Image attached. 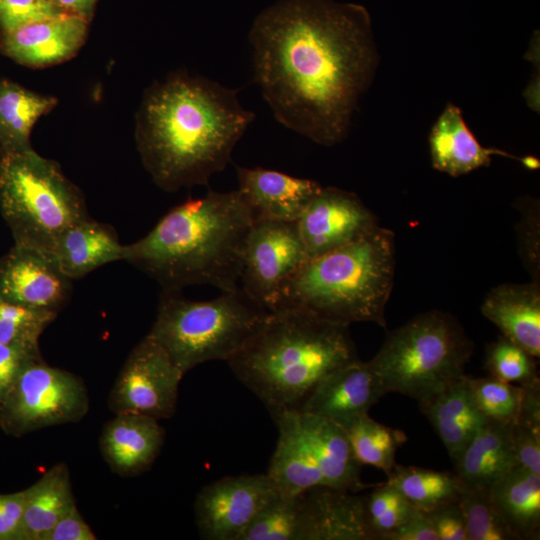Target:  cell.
Instances as JSON below:
<instances>
[{"instance_id": "6da1fadb", "label": "cell", "mask_w": 540, "mask_h": 540, "mask_svg": "<svg viewBox=\"0 0 540 540\" xmlns=\"http://www.w3.org/2000/svg\"><path fill=\"white\" fill-rule=\"evenodd\" d=\"M254 81L275 118L317 144L347 135L379 63L367 10L332 0H282L249 33Z\"/></svg>"}, {"instance_id": "7a4b0ae2", "label": "cell", "mask_w": 540, "mask_h": 540, "mask_svg": "<svg viewBox=\"0 0 540 540\" xmlns=\"http://www.w3.org/2000/svg\"><path fill=\"white\" fill-rule=\"evenodd\" d=\"M254 118L235 90L203 77L175 74L144 97L138 149L154 182L165 191L206 185L227 166Z\"/></svg>"}, {"instance_id": "3957f363", "label": "cell", "mask_w": 540, "mask_h": 540, "mask_svg": "<svg viewBox=\"0 0 540 540\" xmlns=\"http://www.w3.org/2000/svg\"><path fill=\"white\" fill-rule=\"evenodd\" d=\"M254 221L238 189L210 190L172 208L147 235L125 245L124 261L157 280L163 290L192 285L236 290Z\"/></svg>"}, {"instance_id": "277c9868", "label": "cell", "mask_w": 540, "mask_h": 540, "mask_svg": "<svg viewBox=\"0 0 540 540\" xmlns=\"http://www.w3.org/2000/svg\"><path fill=\"white\" fill-rule=\"evenodd\" d=\"M348 327L303 310L276 309L227 362L271 416L300 411L322 379L359 359Z\"/></svg>"}, {"instance_id": "5b68a950", "label": "cell", "mask_w": 540, "mask_h": 540, "mask_svg": "<svg viewBox=\"0 0 540 540\" xmlns=\"http://www.w3.org/2000/svg\"><path fill=\"white\" fill-rule=\"evenodd\" d=\"M395 273L393 232L379 225L363 237L309 258L283 285L276 306L347 325L386 326Z\"/></svg>"}, {"instance_id": "8992f818", "label": "cell", "mask_w": 540, "mask_h": 540, "mask_svg": "<svg viewBox=\"0 0 540 540\" xmlns=\"http://www.w3.org/2000/svg\"><path fill=\"white\" fill-rule=\"evenodd\" d=\"M269 313L240 287L207 301L163 290L148 335L185 375L208 361H228L260 330Z\"/></svg>"}, {"instance_id": "52a82bcc", "label": "cell", "mask_w": 540, "mask_h": 540, "mask_svg": "<svg viewBox=\"0 0 540 540\" xmlns=\"http://www.w3.org/2000/svg\"><path fill=\"white\" fill-rule=\"evenodd\" d=\"M0 212L15 244L47 254L66 229L89 217L81 191L31 145L0 148Z\"/></svg>"}, {"instance_id": "ba28073f", "label": "cell", "mask_w": 540, "mask_h": 540, "mask_svg": "<svg viewBox=\"0 0 540 540\" xmlns=\"http://www.w3.org/2000/svg\"><path fill=\"white\" fill-rule=\"evenodd\" d=\"M473 342L452 315L431 310L387 333L368 361L386 393L425 402L465 375Z\"/></svg>"}, {"instance_id": "9c48e42d", "label": "cell", "mask_w": 540, "mask_h": 540, "mask_svg": "<svg viewBox=\"0 0 540 540\" xmlns=\"http://www.w3.org/2000/svg\"><path fill=\"white\" fill-rule=\"evenodd\" d=\"M88 409L89 397L83 381L39 357L23 369L0 405V428L8 435L20 437L43 428L79 422Z\"/></svg>"}, {"instance_id": "30bf717a", "label": "cell", "mask_w": 540, "mask_h": 540, "mask_svg": "<svg viewBox=\"0 0 540 540\" xmlns=\"http://www.w3.org/2000/svg\"><path fill=\"white\" fill-rule=\"evenodd\" d=\"M184 374L148 334L127 357L108 397L114 414L170 418L176 410Z\"/></svg>"}, {"instance_id": "8fae6325", "label": "cell", "mask_w": 540, "mask_h": 540, "mask_svg": "<svg viewBox=\"0 0 540 540\" xmlns=\"http://www.w3.org/2000/svg\"><path fill=\"white\" fill-rule=\"evenodd\" d=\"M308 259L296 221L255 220L244 246L240 288L272 311L283 285Z\"/></svg>"}, {"instance_id": "7c38bea8", "label": "cell", "mask_w": 540, "mask_h": 540, "mask_svg": "<svg viewBox=\"0 0 540 540\" xmlns=\"http://www.w3.org/2000/svg\"><path fill=\"white\" fill-rule=\"evenodd\" d=\"M267 473L228 476L203 487L195 504L199 533L207 540H241L260 511L278 494Z\"/></svg>"}, {"instance_id": "4fadbf2b", "label": "cell", "mask_w": 540, "mask_h": 540, "mask_svg": "<svg viewBox=\"0 0 540 540\" xmlns=\"http://www.w3.org/2000/svg\"><path fill=\"white\" fill-rule=\"evenodd\" d=\"M309 258L338 249L378 226L376 216L354 193L322 187L296 221Z\"/></svg>"}, {"instance_id": "5bb4252c", "label": "cell", "mask_w": 540, "mask_h": 540, "mask_svg": "<svg viewBox=\"0 0 540 540\" xmlns=\"http://www.w3.org/2000/svg\"><path fill=\"white\" fill-rule=\"evenodd\" d=\"M71 291V280L49 254L15 244L0 258V301L58 313Z\"/></svg>"}, {"instance_id": "9a60e30c", "label": "cell", "mask_w": 540, "mask_h": 540, "mask_svg": "<svg viewBox=\"0 0 540 540\" xmlns=\"http://www.w3.org/2000/svg\"><path fill=\"white\" fill-rule=\"evenodd\" d=\"M384 394L369 362L357 359L322 379L299 412L329 419L345 428L367 415Z\"/></svg>"}, {"instance_id": "2e32d148", "label": "cell", "mask_w": 540, "mask_h": 540, "mask_svg": "<svg viewBox=\"0 0 540 540\" xmlns=\"http://www.w3.org/2000/svg\"><path fill=\"white\" fill-rule=\"evenodd\" d=\"M88 21L64 14L0 34V51L15 62L43 68L74 57L85 42Z\"/></svg>"}, {"instance_id": "e0dca14e", "label": "cell", "mask_w": 540, "mask_h": 540, "mask_svg": "<svg viewBox=\"0 0 540 540\" xmlns=\"http://www.w3.org/2000/svg\"><path fill=\"white\" fill-rule=\"evenodd\" d=\"M301 500L302 540H375L365 496L319 485L302 493Z\"/></svg>"}, {"instance_id": "ac0fdd59", "label": "cell", "mask_w": 540, "mask_h": 540, "mask_svg": "<svg viewBox=\"0 0 540 540\" xmlns=\"http://www.w3.org/2000/svg\"><path fill=\"white\" fill-rule=\"evenodd\" d=\"M236 171L238 190L255 220L295 222L322 188L314 180L260 167Z\"/></svg>"}, {"instance_id": "d6986e66", "label": "cell", "mask_w": 540, "mask_h": 540, "mask_svg": "<svg viewBox=\"0 0 540 540\" xmlns=\"http://www.w3.org/2000/svg\"><path fill=\"white\" fill-rule=\"evenodd\" d=\"M429 147L432 166L453 177L465 175L490 165L493 155L521 161L535 169L539 161L534 157H516L505 151L482 146L467 126L460 108L448 103L431 128Z\"/></svg>"}, {"instance_id": "ffe728a7", "label": "cell", "mask_w": 540, "mask_h": 540, "mask_svg": "<svg viewBox=\"0 0 540 540\" xmlns=\"http://www.w3.org/2000/svg\"><path fill=\"white\" fill-rule=\"evenodd\" d=\"M158 420L134 413L115 414L103 428L101 453L111 469L121 476H135L157 458L164 442Z\"/></svg>"}, {"instance_id": "44dd1931", "label": "cell", "mask_w": 540, "mask_h": 540, "mask_svg": "<svg viewBox=\"0 0 540 540\" xmlns=\"http://www.w3.org/2000/svg\"><path fill=\"white\" fill-rule=\"evenodd\" d=\"M482 314L502 335L535 358L540 356V286L505 283L492 288L482 305Z\"/></svg>"}, {"instance_id": "7402d4cb", "label": "cell", "mask_w": 540, "mask_h": 540, "mask_svg": "<svg viewBox=\"0 0 540 540\" xmlns=\"http://www.w3.org/2000/svg\"><path fill=\"white\" fill-rule=\"evenodd\" d=\"M124 252L125 245L110 225L87 217L66 229L49 255L58 269L73 280L108 263L124 260Z\"/></svg>"}, {"instance_id": "603a6c76", "label": "cell", "mask_w": 540, "mask_h": 540, "mask_svg": "<svg viewBox=\"0 0 540 540\" xmlns=\"http://www.w3.org/2000/svg\"><path fill=\"white\" fill-rule=\"evenodd\" d=\"M272 417L279 435L267 475L278 492L293 497L324 485L321 471L302 432L298 411H285Z\"/></svg>"}, {"instance_id": "cb8c5ba5", "label": "cell", "mask_w": 540, "mask_h": 540, "mask_svg": "<svg viewBox=\"0 0 540 540\" xmlns=\"http://www.w3.org/2000/svg\"><path fill=\"white\" fill-rule=\"evenodd\" d=\"M515 465L513 424L488 419L454 462L465 488L485 491Z\"/></svg>"}, {"instance_id": "d4e9b609", "label": "cell", "mask_w": 540, "mask_h": 540, "mask_svg": "<svg viewBox=\"0 0 540 540\" xmlns=\"http://www.w3.org/2000/svg\"><path fill=\"white\" fill-rule=\"evenodd\" d=\"M298 414L324 485L351 492L362 489L365 486L361 481L362 464L354 454L345 429L323 417L299 411Z\"/></svg>"}, {"instance_id": "484cf974", "label": "cell", "mask_w": 540, "mask_h": 540, "mask_svg": "<svg viewBox=\"0 0 540 540\" xmlns=\"http://www.w3.org/2000/svg\"><path fill=\"white\" fill-rule=\"evenodd\" d=\"M419 406L453 463L485 421L473 400L466 375Z\"/></svg>"}, {"instance_id": "4316f807", "label": "cell", "mask_w": 540, "mask_h": 540, "mask_svg": "<svg viewBox=\"0 0 540 540\" xmlns=\"http://www.w3.org/2000/svg\"><path fill=\"white\" fill-rule=\"evenodd\" d=\"M489 495L517 540L540 538V474L515 465L493 484Z\"/></svg>"}, {"instance_id": "83f0119b", "label": "cell", "mask_w": 540, "mask_h": 540, "mask_svg": "<svg viewBox=\"0 0 540 540\" xmlns=\"http://www.w3.org/2000/svg\"><path fill=\"white\" fill-rule=\"evenodd\" d=\"M25 490L22 540H44L53 526L76 507L65 463L55 464Z\"/></svg>"}, {"instance_id": "f1b7e54d", "label": "cell", "mask_w": 540, "mask_h": 540, "mask_svg": "<svg viewBox=\"0 0 540 540\" xmlns=\"http://www.w3.org/2000/svg\"><path fill=\"white\" fill-rule=\"evenodd\" d=\"M57 104L52 96L0 80V148L30 146V134L37 120Z\"/></svg>"}, {"instance_id": "f546056e", "label": "cell", "mask_w": 540, "mask_h": 540, "mask_svg": "<svg viewBox=\"0 0 540 540\" xmlns=\"http://www.w3.org/2000/svg\"><path fill=\"white\" fill-rule=\"evenodd\" d=\"M388 482L417 510L429 513L459 502L465 486L454 472L396 464Z\"/></svg>"}, {"instance_id": "4dcf8cb0", "label": "cell", "mask_w": 540, "mask_h": 540, "mask_svg": "<svg viewBox=\"0 0 540 540\" xmlns=\"http://www.w3.org/2000/svg\"><path fill=\"white\" fill-rule=\"evenodd\" d=\"M344 429L357 460L390 476L397 464L396 452L407 441L405 433L373 420L368 414Z\"/></svg>"}, {"instance_id": "1f68e13d", "label": "cell", "mask_w": 540, "mask_h": 540, "mask_svg": "<svg viewBox=\"0 0 540 540\" xmlns=\"http://www.w3.org/2000/svg\"><path fill=\"white\" fill-rule=\"evenodd\" d=\"M301 495L278 493L257 515L241 540H301Z\"/></svg>"}, {"instance_id": "d6a6232c", "label": "cell", "mask_w": 540, "mask_h": 540, "mask_svg": "<svg viewBox=\"0 0 540 540\" xmlns=\"http://www.w3.org/2000/svg\"><path fill=\"white\" fill-rule=\"evenodd\" d=\"M56 312L0 301V343L39 350V338Z\"/></svg>"}, {"instance_id": "836d02e7", "label": "cell", "mask_w": 540, "mask_h": 540, "mask_svg": "<svg viewBox=\"0 0 540 540\" xmlns=\"http://www.w3.org/2000/svg\"><path fill=\"white\" fill-rule=\"evenodd\" d=\"M459 504L468 540H517L495 508L489 491L465 488Z\"/></svg>"}, {"instance_id": "e575fe53", "label": "cell", "mask_w": 540, "mask_h": 540, "mask_svg": "<svg viewBox=\"0 0 540 540\" xmlns=\"http://www.w3.org/2000/svg\"><path fill=\"white\" fill-rule=\"evenodd\" d=\"M473 400L485 419L514 424L517 419L521 385L501 381L493 376L468 377Z\"/></svg>"}, {"instance_id": "d590c367", "label": "cell", "mask_w": 540, "mask_h": 540, "mask_svg": "<svg viewBox=\"0 0 540 540\" xmlns=\"http://www.w3.org/2000/svg\"><path fill=\"white\" fill-rule=\"evenodd\" d=\"M368 525L375 540L409 520L418 510L388 481L365 496Z\"/></svg>"}, {"instance_id": "8d00e7d4", "label": "cell", "mask_w": 540, "mask_h": 540, "mask_svg": "<svg viewBox=\"0 0 540 540\" xmlns=\"http://www.w3.org/2000/svg\"><path fill=\"white\" fill-rule=\"evenodd\" d=\"M535 359L502 335L487 346L484 367L490 376L522 385L539 378Z\"/></svg>"}, {"instance_id": "74e56055", "label": "cell", "mask_w": 540, "mask_h": 540, "mask_svg": "<svg viewBox=\"0 0 540 540\" xmlns=\"http://www.w3.org/2000/svg\"><path fill=\"white\" fill-rule=\"evenodd\" d=\"M64 14L51 0H0V32Z\"/></svg>"}, {"instance_id": "f35d334b", "label": "cell", "mask_w": 540, "mask_h": 540, "mask_svg": "<svg viewBox=\"0 0 540 540\" xmlns=\"http://www.w3.org/2000/svg\"><path fill=\"white\" fill-rule=\"evenodd\" d=\"M39 357L40 350L0 343V405L23 369Z\"/></svg>"}, {"instance_id": "ab89813d", "label": "cell", "mask_w": 540, "mask_h": 540, "mask_svg": "<svg viewBox=\"0 0 540 540\" xmlns=\"http://www.w3.org/2000/svg\"><path fill=\"white\" fill-rule=\"evenodd\" d=\"M26 490L0 494V540H22Z\"/></svg>"}, {"instance_id": "60d3db41", "label": "cell", "mask_w": 540, "mask_h": 540, "mask_svg": "<svg viewBox=\"0 0 540 540\" xmlns=\"http://www.w3.org/2000/svg\"><path fill=\"white\" fill-rule=\"evenodd\" d=\"M438 540H468L464 515L459 502L426 513Z\"/></svg>"}, {"instance_id": "b9f144b4", "label": "cell", "mask_w": 540, "mask_h": 540, "mask_svg": "<svg viewBox=\"0 0 540 540\" xmlns=\"http://www.w3.org/2000/svg\"><path fill=\"white\" fill-rule=\"evenodd\" d=\"M513 443L517 465L540 474V430L515 423Z\"/></svg>"}, {"instance_id": "7bdbcfd3", "label": "cell", "mask_w": 540, "mask_h": 540, "mask_svg": "<svg viewBox=\"0 0 540 540\" xmlns=\"http://www.w3.org/2000/svg\"><path fill=\"white\" fill-rule=\"evenodd\" d=\"M96 536L77 509L63 516L48 532L44 540H95Z\"/></svg>"}, {"instance_id": "ee69618b", "label": "cell", "mask_w": 540, "mask_h": 540, "mask_svg": "<svg viewBox=\"0 0 540 540\" xmlns=\"http://www.w3.org/2000/svg\"><path fill=\"white\" fill-rule=\"evenodd\" d=\"M381 540H438L426 513L417 511L409 520L384 534Z\"/></svg>"}, {"instance_id": "f6af8a7d", "label": "cell", "mask_w": 540, "mask_h": 540, "mask_svg": "<svg viewBox=\"0 0 540 540\" xmlns=\"http://www.w3.org/2000/svg\"><path fill=\"white\" fill-rule=\"evenodd\" d=\"M521 389L519 411L515 423L540 430L539 378L529 383L522 384Z\"/></svg>"}, {"instance_id": "bcb514c9", "label": "cell", "mask_w": 540, "mask_h": 540, "mask_svg": "<svg viewBox=\"0 0 540 540\" xmlns=\"http://www.w3.org/2000/svg\"><path fill=\"white\" fill-rule=\"evenodd\" d=\"M55 5L68 14H73L86 19L92 18L97 0H51Z\"/></svg>"}]
</instances>
